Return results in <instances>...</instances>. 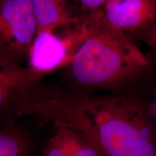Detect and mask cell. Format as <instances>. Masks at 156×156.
I'll use <instances>...</instances> for the list:
<instances>
[{
  "label": "cell",
  "instance_id": "1",
  "mask_svg": "<svg viewBox=\"0 0 156 156\" xmlns=\"http://www.w3.org/2000/svg\"><path fill=\"white\" fill-rule=\"evenodd\" d=\"M10 112L75 129L103 156H156L152 103L131 90L96 94L39 80L14 93Z\"/></svg>",
  "mask_w": 156,
  "mask_h": 156
},
{
  "label": "cell",
  "instance_id": "2",
  "mask_svg": "<svg viewBox=\"0 0 156 156\" xmlns=\"http://www.w3.org/2000/svg\"><path fill=\"white\" fill-rule=\"evenodd\" d=\"M100 12L94 28L67 67L70 88L87 93L126 91L151 62L125 33L106 24Z\"/></svg>",
  "mask_w": 156,
  "mask_h": 156
},
{
  "label": "cell",
  "instance_id": "3",
  "mask_svg": "<svg viewBox=\"0 0 156 156\" xmlns=\"http://www.w3.org/2000/svg\"><path fill=\"white\" fill-rule=\"evenodd\" d=\"M100 10L89 13L75 28L64 36L55 30H39L29 48L27 67L40 80L48 74L67 67L78 48L94 28L100 17Z\"/></svg>",
  "mask_w": 156,
  "mask_h": 156
},
{
  "label": "cell",
  "instance_id": "4",
  "mask_svg": "<svg viewBox=\"0 0 156 156\" xmlns=\"http://www.w3.org/2000/svg\"><path fill=\"white\" fill-rule=\"evenodd\" d=\"M38 29L29 0H0V55L21 65Z\"/></svg>",
  "mask_w": 156,
  "mask_h": 156
},
{
  "label": "cell",
  "instance_id": "5",
  "mask_svg": "<svg viewBox=\"0 0 156 156\" xmlns=\"http://www.w3.org/2000/svg\"><path fill=\"white\" fill-rule=\"evenodd\" d=\"M103 20L113 28L139 31L156 20L155 0H108L101 9Z\"/></svg>",
  "mask_w": 156,
  "mask_h": 156
},
{
  "label": "cell",
  "instance_id": "6",
  "mask_svg": "<svg viewBox=\"0 0 156 156\" xmlns=\"http://www.w3.org/2000/svg\"><path fill=\"white\" fill-rule=\"evenodd\" d=\"M42 144V156H103L90 140L69 126L55 122Z\"/></svg>",
  "mask_w": 156,
  "mask_h": 156
},
{
  "label": "cell",
  "instance_id": "7",
  "mask_svg": "<svg viewBox=\"0 0 156 156\" xmlns=\"http://www.w3.org/2000/svg\"><path fill=\"white\" fill-rule=\"evenodd\" d=\"M41 80L28 67L13 63L0 55V114L10 112L12 98L27 85Z\"/></svg>",
  "mask_w": 156,
  "mask_h": 156
},
{
  "label": "cell",
  "instance_id": "8",
  "mask_svg": "<svg viewBox=\"0 0 156 156\" xmlns=\"http://www.w3.org/2000/svg\"><path fill=\"white\" fill-rule=\"evenodd\" d=\"M72 1L73 0H29L38 23V30H56L61 27L77 24L80 20L72 13Z\"/></svg>",
  "mask_w": 156,
  "mask_h": 156
},
{
  "label": "cell",
  "instance_id": "9",
  "mask_svg": "<svg viewBox=\"0 0 156 156\" xmlns=\"http://www.w3.org/2000/svg\"><path fill=\"white\" fill-rule=\"evenodd\" d=\"M38 149L36 139L21 126L0 127V156H36Z\"/></svg>",
  "mask_w": 156,
  "mask_h": 156
},
{
  "label": "cell",
  "instance_id": "10",
  "mask_svg": "<svg viewBox=\"0 0 156 156\" xmlns=\"http://www.w3.org/2000/svg\"><path fill=\"white\" fill-rule=\"evenodd\" d=\"M140 38L156 52V20L142 30L136 31Z\"/></svg>",
  "mask_w": 156,
  "mask_h": 156
},
{
  "label": "cell",
  "instance_id": "11",
  "mask_svg": "<svg viewBox=\"0 0 156 156\" xmlns=\"http://www.w3.org/2000/svg\"><path fill=\"white\" fill-rule=\"evenodd\" d=\"M77 2L84 10L92 13L101 9L108 0H73Z\"/></svg>",
  "mask_w": 156,
  "mask_h": 156
},
{
  "label": "cell",
  "instance_id": "12",
  "mask_svg": "<svg viewBox=\"0 0 156 156\" xmlns=\"http://www.w3.org/2000/svg\"><path fill=\"white\" fill-rule=\"evenodd\" d=\"M152 111H153V116L155 117V119L156 121V101L155 103H152Z\"/></svg>",
  "mask_w": 156,
  "mask_h": 156
},
{
  "label": "cell",
  "instance_id": "13",
  "mask_svg": "<svg viewBox=\"0 0 156 156\" xmlns=\"http://www.w3.org/2000/svg\"><path fill=\"white\" fill-rule=\"evenodd\" d=\"M155 2H156V0H155Z\"/></svg>",
  "mask_w": 156,
  "mask_h": 156
}]
</instances>
